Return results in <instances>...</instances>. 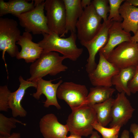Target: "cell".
Segmentation results:
<instances>
[{
	"mask_svg": "<svg viewBox=\"0 0 138 138\" xmlns=\"http://www.w3.org/2000/svg\"><path fill=\"white\" fill-rule=\"evenodd\" d=\"M42 34L43 39L38 42L43 50L42 53L56 51L66 59L75 61L83 52V49L77 47L76 45L77 36L75 33L71 32L70 36L66 38L53 32Z\"/></svg>",
	"mask_w": 138,
	"mask_h": 138,
	"instance_id": "cell-1",
	"label": "cell"
},
{
	"mask_svg": "<svg viewBox=\"0 0 138 138\" xmlns=\"http://www.w3.org/2000/svg\"><path fill=\"white\" fill-rule=\"evenodd\" d=\"M66 59L64 56H60L58 53L55 52L42 53L39 58L30 66L31 76L27 80L37 82L48 74L55 76L66 71L67 67L62 63Z\"/></svg>",
	"mask_w": 138,
	"mask_h": 138,
	"instance_id": "cell-2",
	"label": "cell"
},
{
	"mask_svg": "<svg viewBox=\"0 0 138 138\" xmlns=\"http://www.w3.org/2000/svg\"><path fill=\"white\" fill-rule=\"evenodd\" d=\"M97 121L96 113L91 106L84 105L73 110L66 120L70 134L87 137L93 132V124Z\"/></svg>",
	"mask_w": 138,
	"mask_h": 138,
	"instance_id": "cell-3",
	"label": "cell"
},
{
	"mask_svg": "<svg viewBox=\"0 0 138 138\" xmlns=\"http://www.w3.org/2000/svg\"><path fill=\"white\" fill-rule=\"evenodd\" d=\"M34 8L31 10L16 15L20 26L25 31L33 34L52 33L49 29L47 19L44 14V1L35 0Z\"/></svg>",
	"mask_w": 138,
	"mask_h": 138,
	"instance_id": "cell-4",
	"label": "cell"
},
{
	"mask_svg": "<svg viewBox=\"0 0 138 138\" xmlns=\"http://www.w3.org/2000/svg\"><path fill=\"white\" fill-rule=\"evenodd\" d=\"M21 35L16 20L8 18H0V50L2 52V58L5 62L6 52L12 57H16L19 53L16 43Z\"/></svg>",
	"mask_w": 138,
	"mask_h": 138,
	"instance_id": "cell-5",
	"label": "cell"
},
{
	"mask_svg": "<svg viewBox=\"0 0 138 138\" xmlns=\"http://www.w3.org/2000/svg\"><path fill=\"white\" fill-rule=\"evenodd\" d=\"M102 19L91 3L84 8L76 25L77 38L80 43L90 40L97 34L102 26Z\"/></svg>",
	"mask_w": 138,
	"mask_h": 138,
	"instance_id": "cell-6",
	"label": "cell"
},
{
	"mask_svg": "<svg viewBox=\"0 0 138 138\" xmlns=\"http://www.w3.org/2000/svg\"><path fill=\"white\" fill-rule=\"evenodd\" d=\"M47 25L50 30L60 37L65 36L66 12L63 0H46L44 1Z\"/></svg>",
	"mask_w": 138,
	"mask_h": 138,
	"instance_id": "cell-7",
	"label": "cell"
},
{
	"mask_svg": "<svg viewBox=\"0 0 138 138\" xmlns=\"http://www.w3.org/2000/svg\"><path fill=\"white\" fill-rule=\"evenodd\" d=\"M120 69L138 65V46L135 42L122 43L116 47L107 59Z\"/></svg>",
	"mask_w": 138,
	"mask_h": 138,
	"instance_id": "cell-8",
	"label": "cell"
},
{
	"mask_svg": "<svg viewBox=\"0 0 138 138\" xmlns=\"http://www.w3.org/2000/svg\"><path fill=\"white\" fill-rule=\"evenodd\" d=\"M88 94L85 85L72 82L62 83L59 87L56 94L57 97L65 101L72 110L85 105Z\"/></svg>",
	"mask_w": 138,
	"mask_h": 138,
	"instance_id": "cell-9",
	"label": "cell"
},
{
	"mask_svg": "<svg viewBox=\"0 0 138 138\" xmlns=\"http://www.w3.org/2000/svg\"><path fill=\"white\" fill-rule=\"evenodd\" d=\"M113 22L111 20L103 21L99 31L91 40L80 43L86 48L89 53L85 66L86 70L88 74L92 72L97 66L96 56L100 49L107 43L108 38V30Z\"/></svg>",
	"mask_w": 138,
	"mask_h": 138,
	"instance_id": "cell-10",
	"label": "cell"
},
{
	"mask_svg": "<svg viewBox=\"0 0 138 138\" xmlns=\"http://www.w3.org/2000/svg\"><path fill=\"white\" fill-rule=\"evenodd\" d=\"M99 60L95 68L88 74L91 84L95 86L111 87L113 77L118 73L120 69L109 62L99 53Z\"/></svg>",
	"mask_w": 138,
	"mask_h": 138,
	"instance_id": "cell-11",
	"label": "cell"
},
{
	"mask_svg": "<svg viewBox=\"0 0 138 138\" xmlns=\"http://www.w3.org/2000/svg\"><path fill=\"white\" fill-rule=\"evenodd\" d=\"M124 92L117 94L111 108L112 120L110 128L117 126L121 127L126 124L132 116L134 109Z\"/></svg>",
	"mask_w": 138,
	"mask_h": 138,
	"instance_id": "cell-12",
	"label": "cell"
},
{
	"mask_svg": "<svg viewBox=\"0 0 138 138\" xmlns=\"http://www.w3.org/2000/svg\"><path fill=\"white\" fill-rule=\"evenodd\" d=\"M40 131L44 138H65L69 131L68 126L58 121L53 113L43 116L39 122Z\"/></svg>",
	"mask_w": 138,
	"mask_h": 138,
	"instance_id": "cell-13",
	"label": "cell"
},
{
	"mask_svg": "<svg viewBox=\"0 0 138 138\" xmlns=\"http://www.w3.org/2000/svg\"><path fill=\"white\" fill-rule=\"evenodd\" d=\"M121 22L113 21L108 30L107 42L99 51L107 59L116 47L123 42L132 41L131 34L122 28Z\"/></svg>",
	"mask_w": 138,
	"mask_h": 138,
	"instance_id": "cell-14",
	"label": "cell"
},
{
	"mask_svg": "<svg viewBox=\"0 0 138 138\" xmlns=\"http://www.w3.org/2000/svg\"><path fill=\"white\" fill-rule=\"evenodd\" d=\"M32 38L30 33L26 31L21 35L16 43L21 48L16 57L17 59H24L27 63H33L40 57L43 50L38 43L32 41Z\"/></svg>",
	"mask_w": 138,
	"mask_h": 138,
	"instance_id": "cell-15",
	"label": "cell"
},
{
	"mask_svg": "<svg viewBox=\"0 0 138 138\" xmlns=\"http://www.w3.org/2000/svg\"><path fill=\"white\" fill-rule=\"evenodd\" d=\"M19 87L16 90L11 92L9 101V108L12 111V115L14 117L26 116L27 112L21 104V100L28 88L32 87L36 88L37 87V82L25 80L21 76L19 77Z\"/></svg>",
	"mask_w": 138,
	"mask_h": 138,
	"instance_id": "cell-16",
	"label": "cell"
},
{
	"mask_svg": "<svg viewBox=\"0 0 138 138\" xmlns=\"http://www.w3.org/2000/svg\"><path fill=\"white\" fill-rule=\"evenodd\" d=\"M52 80H47L41 78L37 82V87L36 93L32 94L33 97L39 100L41 95L43 94L45 96L46 99L44 102V106L48 108L51 105L55 106L58 109H61L57 99V91L60 85L63 83L61 80L57 83L53 84Z\"/></svg>",
	"mask_w": 138,
	"mask_h": 138,
	"instance_id": "cell-17",
	"label": "cell"
},
{
	"mask_svg": "<svg viewBox=\"0 0 138 138\" xmlns=\"http://www.w3.org/2000/svg\"><path fill=\"white\" fill-rule=\"evenodd\" d=\"M120 14L123 19L121 23L122 28L126 32L134 34L138 29V7L125 0L121 5Z\"/></svg>",
	"mask_w": 138,
	"mask_h": 138,
	"instance_id": "cell-18",
	"label": "cell"
},
{
	"mask_svg": "<svg viewBox=\"0 0 138 138\" xmlns=\"http://www.w3.org/2000/svg\"><path fill=\"white\" fill-rule=\"evenodd\" d=\"M66 12V27L65 34L68 32L76 33V25L82 15L84 9L80 0H63Z\"/></svg>",
	"mask_w": 138,
	"mask_h": 138,
	"instance_id": "cell-19",
	"label": "cell"
},
{
	"mask_svg": "<svg viewBox=\"0 0 138 138\" xmlns=\"http://www.w3.org/2000/svg\"><path fill=\"white\" fill-rule=\"evenodd\" d=\"M26 0H10L5 2L0 0V17L8 14L14 16L20 15L33 9L34 0L30 2Z\"/></svg>",
	"mask_w": 138,
	"mask_h": 138,
	"instance_id": "cell-20",
	"label": "cell"
},
{
	"mask_svg": "<svg viewBox=\"0 0 138 138\" xmlns=\"http://www.w3.org/2000/svg\"><path fill=\"white\" fill-rule=\"evenodd\" d=\"M136 68V66H132L120 69L119 72L113 77L112 85L115 86L116 89L119 93L124 92L129 96L131 95L128 85L133 77Z\"/></svg>",
	"mask_w": 138,
	"mask_h": 138,
	"instance_id": "cell-21",
	"label": "cell"
},
{
	"mask_svg": "<svg viewBox=\"0 0 138 138\" xmlns=\"http://www.w3.org/2000/svg\"><path fill=\"white\" fill-rule=\"evenodd\" d=\"M116 89L111 87L96 86L90 88L85 105L90 106L103 102L112 98Z\"/></svg>",
	"mask_w": 138,
	"mask_h": 138,
	"instance_id": "cell-22",
	"label": "cell"
},
{
	"mask_svg": "<svg viewBox=\"0 0 138 138\" xmlns=\"http://www.w3.org/2000/svg\"><path fill=\"white\" fill-rule=\"evenodd\" d=\"M114 99L111 98L103 102L90 106L96 113L97 122L103 126H106L112 120L111 108Z\"/></svg>",
	"mask_w": 138,
	"mask_h": 138,
	"instance_id": "cell-23",
	"label": "cell"
},
{
	"mask_svg": "<svg viewBox=\"0 0 138 138\" xmlns=\"http://www.w3.org/2000/svg\"><path fill=\"white\" fill-rule=\"evenodd\" d=\"M17 123H20L24 125H26L14 117L8 118L2 114L0 113V135L5 136H10L12 130L16 127Z\"/></svg>",
	"mask_w": 138,
	"mask_h": 138,
	"instance_id": "cell-24",
	"label": "cell"
},
{
	"mask_svg": "<svg viewBox=\"0 0 138 138\" xmlns=\"http://www.w3.org/2000/svg\"><path fill=\"white\" fill-rule=\"evenodd\" d=\"M94 129L101 135L103 138H111L118 135L121 127L117 126L110 128L102 126L97 121L93 124Z\"/></svg>",
	"mask_w": 138,
	"mask_h": 138,
	"instance_id": "cell-25",
	"label": "cell"
},
{
	"mask_svg": "<svg viewBox=\"0 0 138 138\" xmlns=\"http://www.w3.org/2000/svg\"><path fill=\"white\" fill-rule=\"evenodd\" d=\"M91 3L97 14L106 22L108 20L107 14L109 12L110 6L108 0H93Z\"/></svg>",
	"mask_w": 138,
	"mask_h": 138,
	"instance_id": "cell-26",
	"label": "cell"
},
{
	"mask_svg": "<svg viewBox=\"0 0 138 138\" xmlns=\"http://www.w3.org/2000/svg\"><path fill=\"white\" fill-rule=\"evenodd\" d=\"M110 6L109 16L108 20L113 21L121 22L123 19L121 16L119 9L124 0H108Z\"/></svg>",
	"mask_w": 138,
	"mask_h": 138,
	"instance_id": "cell-27",
	"label": "cell"
},
{
	"mask_svg": "<svg viewBox=\"0 0 138 138\" xmlns=\"http://www.w3.org/2000/svg\"><path fill=\"white\" fill-rule=\"evenodd\" d=\"M11 92L7 85L0 87V110L7 112L9 108V98Z\"/></svg>",
	"mask_w": 138,
	"mask_h": 138,
	"instance_id": "cell-28",
	"label": "cell"
},
{
	"mask_svg": "<svg viewBox=\"0 0 138 138\" xmlns=\"http://www.w3.org/2000/svg\"><path fill=\"white\" fill-rule=\"evenodd\" d=\"M128 87L131 93L138 92V65L136 66L135 73L128 84Z\"/></svg>",
	"mask_w": 138,
	"mask_h": 138,
	"instance_id": "cell-29",
	"label": "cell"
},
{
	"mask_svg": "<svg viewBox=\"0 0 138 138\" xmlns=\"http://www.w3.org/2000/svg\"><path fill=\"white\" fill-rule=\"evenodd\" d=\"M130 131L133 134L134 138H138V124L133 123L131 124Z\"/></svg>",
	"mask_w": 138,
	"mask_h": 138,
	"instance_id": "cell-30",
	"label": "cell"
},
{
	"mask_svg": "<svg viewBox=\"0 0 138 138\" xmlns=\"http://www.w3.org/2000/svg\"><path fill=\"white\" fill-rule=\"evenodd\" d=\"M0 138H21L20 133L17 132H13L9 136H0Z\"/></svg>",
	"mask_w": 138,
	"mask_h": 138,
	"instance_id": "cell-31",
	"label": "cell"
},
{
	"mask_svg": "<svg viewBox=\"0 0 138 138\" xmlns=\"http://www.w3.org/2000/svg\"><path fill=\"white\" fill-rule=\"evenodd\" d=\"M91 1L90 0H82L81 1V4L83 8H84L90 5Z\"/></svg>",
	"mask_w": 138,
	"mask_h": 138,
	"instance_id": "cell-32",
	"label": "cell"
},
{
	"mask_svg": "<svg viewBox=\"0 0 138 138\" xmlns=\"http://www.w3.org/2000/svg\"><path fill=\"white\" fill-rule=\"evenodd\" d=\"M120 138H129V131L126 130H123L122 133Z\"/></svg>",
	"mask_w": 138,
	"mask_h": 138,
	"instance_id": "cell-33",
	"label": "cell"
},
{
	"mask_svg": "<svg viewBox=\"0 0 138 138\" xmlns=\"http://www.w3.org/2000/svg\"><path fill=\"white\" fill-rule=\"evenodd\" d=\"M131 40L136 42L138 46V29L134 35L131 36Z\"/></svg>",
	"mask_w": 138,
	"mask_h": 138,
	"instance_id": "cell-34",
	"label": "cell"
},
{
	"mask_svg": "<svg viewBox=\"0 0 138 138\" xmlns=\"http://www.w3.org/2000/svg\"><path fill=\"white\" fill-rule=\"evenodd\" d=\"M126 1L135 6H138V0H126Z\"/></svg>",
	"mask_w": 138,
	"mask_h": 138,
	"instance_id": "cell-35",
	"label": "cell"
},
{
	"mask_svg": "<svg viewBox=\"0 0 138 138\" xmlns=\"http://www.w3.org/2000/svg\"><path fill=\"white\" fill-rule=\"evenodd\" d=\"M89 138H100V136L99 135L98 132L96 131H93L91 134Z\"/></svg>",
	"mask_w": 138,
	"mask_h": 138,
	"instance_id": "cell-36",
	"label": "cell"
},
{
	"mask_svg": "<svg viewBox=\"0 0 138 138\" xmlns=\"http://www.w3.org/2000/svg\"><path fill=\"white\" fill-rule=\"evenodd\" d=\"M65 138H82V136L79 135L75 134H70L68 136H66Z\"/></svg>",
	"mask_w": 138,
	"mask_h": 138,
	"instance_id": "cell-37",
	"label": "cell"
},
{
	"mask_svg": "<svg viewBox=\"0 0 138 138\" xmlns=\"http://www.w3.org/2000/svg\"><path fill=\"white\" fill-rule=\"evenodd\" d=\"M111 138H118V135H117Z\"/></svg>",
	"mask_w": 138,
	"mask_h": 138,
	"instance_id": "cell-38",
	"label": "cell"
}]
</instances>
